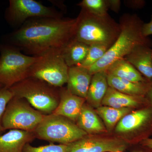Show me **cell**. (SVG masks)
<instances>
[{"label":"cell","mask_w":152,"mask_h":152,"mask_svg":"<svg viewBox=\"0 0 152 152\" xmlns=\"http://www.w3.org/2000/svg\"><path fill=\"white\" fill-rule=\"evenodd\" d=\"M110 47L102 44L90 45L86 57L80 66L88 69L94 65L104 56Z\"/></svg>","instance_id":"obj_23"},{"label":"cell","mask_w":152,"mask_h":152,"mask_svg":"<svg viewBox=\"0 0 152 152\" xmlns=\"http://www.w3.org/2000/svg\"><path fill=\"white\" fill-rule=\"evenodd\" d=\"M147 149V150H137V151H134L133 152H152V150L148 149Z\"/></svg>","instance_id":"obj_32"},{"label":"cell","mask_w":152,"mask_h":152,"mask_svg":"<svg viewBox=\"0 0 152 152\" xmlns=\"http://www.w3.org/2000/svg\"><path fill=\"white\" fill-rule=\"evenodd\" d=\"M95 110L102 120L108 133L111 134L113 132L115 127L120 120L125 115L135 110L130 108H115L102 105Z\"/></svg>","instance_id":"obj_22"},{"label":"cell","mask_w":152,"mask_h":152,"mask_svg":"<svg viewBox=\"0 0 152 152\" xmlns=\"http://www.w3.org/2000/svg\"><path fill=\"white\" fill-rule=\"evenodd\" d=\"M77 19L41 18L31 20L12 36L13 43L33 56L61 51L74 39Z\"/></svg>","instance_id":"obj_1"},{"label":"cell","mask_w":152,"mask_h":152,"mask_svg":"<svg viewBox=\"0 0 152 152\" xmlns=\"http://www.w3.org/2000/svg\"><path fill=\"white\" fill-rule=\"evenodd\" d=\"M61 51H52L41 56L29 71V77L35 78L60 88L66 83L69 67L62 56Z\"/></svg>","instance_id":"obj_9"},{"label":"cell","mask_w":152,"mask_h":152,"mask_svg":"<svg viewBox=\"0 0 152 152\" xmlns=\"http://www.w3.org/2000/svg\"><path fill=\"white\" fill-rule=\"evenodd\" d=\"M0 84L9 89L28 77L32 66L39 57L28 56L12 47L1 49Z\"/></svg>","instance_id":"obj_7"},{"label":"cell","mask_w":152,"mask_h":152,"mask_svg":"<svg viewBox=\"0 0 152 152\" xmlns=\"http://www.w3.org/2000/svg\"><path fill=\"white\" fill-rule=\"evenodd\" d=\"M45 115L25 99L14 96L7 106L2 125L5 131L17 129L34 132Z\"/></svg>","instance_id":"obj_8"},{"label":"cell","mask_w":152,"mask_h":152,"mask_svg":"<svg viewBox=\"0 0 152 152\" xmlns=\"http://www.w3.org/2000/svg\"><path fill=\"white\" fill-rule=\"evenodd\" d=\"M107 74L133 82L151 81L125 58L116 61L106 69Z\"/></svg>","instance_id":"obj_20"},{"label":"cell","mask_w":152,"mask_h":152,"mask_svg":"<svg viewBox=\"0 0 152 152\" xmlns=\"http://www.w3.org/2000/svg\"><path fill=\"white\" fill-rule=\"evenodd\" d=\"M13 97V94L10 89L0 88V135L5 131L2 125L3 115L9 102Z\"/></svg>","instance_id":"obj_26"},{"label":"cell","mask_w":152,"mask_h":152,"mask_svg":"<svg viewBox=\"0 0 152 152\" xmlns=\"http://www.w3.org/2000/svg\"><path fill=\"white\" fill-rule=\"evenodd\" d=\"M14 96L23 98L44 115H50L60 101V88L35 78L29 77L10 88Z\"/></svg>","instance_id":"obj_4"},{"label":"cell","mask_w":152,"mask_h":152,"mask_svg":"<svg viewBox=\"0 0 152 152\" xmlns=\"http://www.w3.org/2000/svg\"><path fill=\"white\" fill-rule=\"evenodd\" d=\"M109 87L106 70L94 74L89 88L86 102L94 109L100 107Z\"/></svg>","instance_id":"obj_18"},{"label":"cell","mask_w":152,"mask_h":152,"mask_svg":"<svg viewBox=\"0 0 152 152\" xmlns=\"http://www.w3.org/2000/svg\"><path fill=\"white\" fill-rule=\"evenodd\" d=\"M152 52L151 47L140 45L124 58L149 81H152Z\"/></svg>","instance_id":"obj_17"},{"label":"cell","mask_w":152,"mask_h":152,"mask_svg":"<svg viewBox=\"0 0 152 152\" xmlns=\"http://www.w3.org/2000/svg\"><path fill=\"white\" fill-rule=\"evenodd\" d=\"M130 145L114 135L88 134L70 144L68 152H123Z\"/></svg>","instance_id":"obj_11"},{"label":"cell","mask_w":152,"mask_h":152,"mask_svg":"<svg viewBox=\"0 0 152 152\" xmlns=\"http://www.w3.org/2000/svg\"><path fill=\"white\" fill-rule=\"evenodd\" d=\"M78 6L91 13L99 16L108 15L109 8L106 0H83Z\"/></svg>","instance_id":"obj_24"},{"label":"cell","mask_w":152,"mask_h":152,"mask_svg":"<svg viewBox=\"0 0 152 152\" xmlns=\"http://www.w3.org/2000/svg\"><path fill=\"white\" fill-rule=\"evenodd\" d=\"M114 135L130 145L140 144L152 135V106L134 110L117 124Z\"/></svg>","instance_id":"obj_6"},{"label":"cell","mask_w":152,"mask_h":152,"mask_svg":"<svg viewBox=\"0 0 152 152\" xmlns=\"http://www.w3.org/2000/svg\"><path fill=\"white\" fill-rule=\"evenodd\" d=\"M34 133L36 138L64 145L73 143L88 135L73 121L54 114L45 115Z\"/></svg>","instance_id":"obj_5"},{"label":"cell","mask_w":152,"mask_h":152,"mask_svg":"<svg viewBox=\"0 0 152 152\" xmlns=\"http://www.w3.org/2000/svg\"><path fill=\"white\" fill-rule=\"evenodd\" d=\"M60 101L53 114L65 117L76 123L86 99L71 93L66 88H60Z\"/></svg>","instance_id":"obj_12"},{"label":"cell","mask_w":152,"mask_h":152,"mask_svg":"<svg viewBox=\"0 0 152 152\" xmlns=\"http://www.w3.org/2000/svg\"><path fill=\"white\" fill-rule=\"evenodd\" d=\"M69 144H51L46 145L34 147L30 143H28L25 145L23 152H68Z\"/></svg>","instance_id":"obj_25"},{"label":"cell","mask_w":152,"mask_h":152,"mask_svg":"<svg viewBox=\"0 0 152 152\" xmlns=\"http://www.w3.org/2000/svg\"><path fill=\"white\" fill-rule=\"evenodd\" d=\"M140 144L145 148L152 150V138H148L140 143Z\"/></svg>","instance_id":"obj_30"},{"label":"cell","mask_w":152,"mask_h":152,"mask_svg":"<svg viewBox=\"0 0 152 152\" xmlns=\"http://www.w3.org/2000/svg\"><path fill=\"white\" fill-rule=\"evenodd\" d=\"M76 124L79 128L88 134H108L103 122L95 109L86 102L82 107Z\"/></svg>","instance_id":"obj_16"},{"label":"cell","mask_w":152,"mask_h":152,"mask_svg":"<svg viewBox=\"0 0 152 152\" xmlns=\"http://www.w3.org/2000/svg\"><path fill=\"white\" fill-rule=\"evenodd\" d=\"M122 152V151H117V152Z\"/></svg>","instance_id":"obj_34"},{"label":"cell","mask_w":152,"mask_h":152,"mask_svg":"<svg viewBox=\"0 0 152 152\" xmlns=\"http://www.w3.org/2000/svg\"><path fill=\"white\" fill-rule=\"evenodd\" d=\"M74 39L88 45L102 44L111 46L121 33V26L109 15L99 16L81 9L76 18Z\"/></svg>","instance_id":"obj_3"},{"label":"cell","mask_w":152,"mask_h":152,"mask_svg":"<svg viewBox=\"0 0 152 152\" xmlns=\"http://www.w3.org/2000/svg\"><path fill=\"white\" fill-rule=\"evenodd\" d=\"M145 97L146 99L148 105L152 106V86L149 91L145 96Z\"/></svg>","instance_id":"obj_31"},{"label":"cell","mask_w":152,"mask_h":152,"mask_svg":"<svg viewBox=\"0 0 152 152\" xmlns=\"http://www.w3.org/2000/svg\"><path fill=\"white\" fill-rule=\"evenodd\" d=\"M6 16L13 25L23 23L30 18H61L53 9L34 0H10Z\"/></svg>","instance_id":"obj_10"},{"label":"cell","mask_w":152,"mask_h":152,"mask_svg":"<svg viewBox=\"0 0 152 152\" xmlns=\"http://www.w3.org/2000/svg\"><path fill=\"white\" fill-rule=\"evenodd\" d=\"M89 46L73 39L62 50L63 58L69 67L80 66L86 57Z\"/></svg>","instance_id":"obj_21"},{"label":"cell","mask_w":152,"mask_h":152,"mask_svg":"<svg viewBox=\"0 0 152 152\" xmlns=\"http://www.w3.org/2000/svg\"><path fill=\"white\" fill-rule=\"evenodd\" d=\"M35 139L34 132L10 130L0 135V152H23L25 145Z\"/></svg>","instance_id":"obj_15"},{"label":"cell","mask_w":152,"mask_h":152,"mask_svg":"<svg viewBox=\"0 0 152 152\" xmlns=\"http://www.w3.org/2000/svg\"><path fill=\"white\" fill-rule=\"evenodd\" d=\"M121 31L118 37L105 54L94 65L88 68L91 75L106 70L112 64L124 58L140 45L152 47V41L143 35L144 23L136 14L126 13L119 20Z\"/></svg>","instance_id":"obj_2"},{"label":"cell","mask_w":152,"mask_h":152,"mask_svg":"<svg viewBox=\"0 0 152 152\" xmlns=\"http://www.w3.org/2000/svg\"><path fill=\"white\" fill-rule=\"evenodd\" d=\"M126 5L129 7L137 9H141L145 6V2L142 0H132L125 1Z\"/></svg>","instance_id":"obj_28"},{"label":"cell","mask_w":152,"mask_h":152,"mask_svg":"<svg viewBox=\"0 0 152 152\" xmlns=\"http://www.w3.org/2000/svg\"><path fill=\"white\" fill-rule=\"evenodd\" d=\"M93 75L80 66L69 67L66 88L73 94L86 99Z\"/></svg>","instance_id":"obj_14"},{"label":"cell","mask_w":152,"mask_h":152,"mask_svg":"<svg viewBox=\"0 0 152 152\" xmlns=\"http://www.w3.org/2000/svg\"><path fill=\"white\" fill-rule=\"evenodd\" d=\"M108 7L115 12L118 13L121 8V1L120 0H106Z\"/></svg>","instance_id":"obj_27"},{"label":"cell","mask_w":152,"mask_h":152,"mask_svg":"<svg viewBox=\"0 0 152 152\" xmlns=\"http://www.w3.org/2000/svg\"><path fill=\"white\" fill-rule=\"evenodd\" d=\"M142 31L143 35L145 37L152 35V15L151 21L148 23H144Z\"/></svg>","instance_id":"obj_29"},{"label":"cell","mask_w":152,"mask_h":152,"mask_svg":"<svg viewBox=\"0 0 152 152\" xmlns=\"http://www.w3.org/2000/svg\"><path fill=\"white\" fill-rule=\"evenodd\" d=\"M1 87H3V86L1 85L0 84V88H1Z\"/></svg>","instance_id":"obj_33"},{"label":"cell","mask_w":152,"mask_h":152,"mask_svg":"<svg viewBox=\"0 0 152 152\" xmlns=\"http://www.w3.org/2000/svg\"><path fill=\"white\" fill-rule=\"evenodd\" d=\"M145 96H131L118 91L109 87L102 105L115 108H130L137 110L148 105Z\"/></svg>","instance_id":"obj_13"},{"label":"cell","mask_w":152,"mask_h":152,"mask_svg":"<svg viewBox=\"0 0 152 152\" xmlns=\"http://www.w3.org/2000/svg\"><path fill=\"white\" fill-rule=\"evenodd\" d=\"M107 79L109 87L131 96H145L152 86V81L133 82L107 74Z\"/></svg>","instance_id":"obj_19"},{"label":"cell","mask_w":152,"mask_h":152,"mask_svg":"<svg viewBox=\"0 0 152 152\" xmlns=\"http://www.w3.org/2000/svg\"></svg>","instance_id":"obj_35"}]
</instances>
